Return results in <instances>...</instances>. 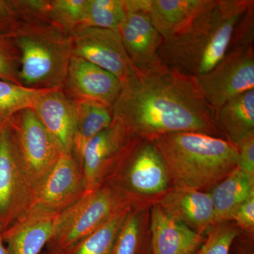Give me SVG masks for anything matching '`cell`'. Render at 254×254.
Segmentation results:
<instances>
[{
  "label": "cell",
  "instance_id": "10",
  "mask_svg": "<svg viewBox=\"0 0 254 254\" xmlns=\"http://www.w3.org/2000/svg\"><path fill=\"white\" fill-rule=\"evenodd\" d=\"M71 38L73 55L113 73L123 86L136 75L118 31L80 26L71 32Z\"/></svg>",
  "mask_w": 254,
  "mask_h": 254
},
{
  "label": "cell",
  "instance_id": "22",
  "mask_svg": "<svg viewBox=\"0 0 254 254\" xmlns=\"http://www.w3.org/2000/svg\"><path fill=\"white\" fill-rule=\"evenodd\" d=\"M76 130L72 154L77 161L85 144L113 123L111 108L91 100H76Z\"/></svg>",
  "mask_w": 254,
  "mask_h": 254
},
{
  "label": "cell",
  "instance_id": "32",
  "mask_svg": "<svg viewBox=\"0 0 254 254\" xmlns=\"http://www.w3.org/2000/svg\"><path fill=\"white\" fill-rule=\"evenodd\" d=\"M231 220L243 230L252 232L254 228V196L246 200L232 215Z\"/></svg>",
  "mask_w": 254,
  "mask_h": 254
},
{
  "label": "cell",
  "instance_id": "2",
  "mask_svg": "<svg viewBox=\"0 0 254 254\" xmlns=\"http://www.w3.org/2000/svg\"><path fill=\"white\" fill-rule=\"evenodd\" d=\"M254 0H217L216 3L171 38L163 40L162 63L187 76L198 77L225 57Z\"/></svg>",
  "mask_w": 254,
  "mask_h": 254
},
{
  "label": "cell",
  "instance_id": "29",
  "mask_svg": "<svg viewBox=\"0 0 254 254\" xmlns=\"http://www.w3.org/2000/svg\"><path fill=\"white\" fill-rule=\"evenodd\" d=\"M227 222L215 224L195 254H230L239 230Z\"/></svg>",
  "mask_w": 254,
  "mask_h": 254
},
{
  "label": "cell",
  "instance_id": "21",
  "mask_svg": "<svg viewBox=\"0 0 254 254\" xmlns=\"http://www.w3.org/2000/svg\"><path fill=\"white\" fill-rule=\"evenodd\" d=\"M210 194L215 224L230 221L235 210L246 200L254 196V175L236 168L217 184Z\"/></svg>",
  "mask_w": 254,
  "mask_h": 254
},
{
  "label": "cell",
  "instance_id": "14",
  "mask_svg": "<svg viewBox=\"0 0 254 254\" xmlns=\"http://www.w3.org/2000/svg\"><path fill=\"white\" fill-rule=\"evenodd\" d=\"M121 81L113 73L71 55L63 90L76 100H91L113 108L121 93Z\"/></svg>",
  "mask_w": 254,
  "mask_h": 254
},
{
  "label": "cell",
  "instance_id": "19",
  "mask_svg": "<svg viewBox=\"0 0 254 254\" xmlns=\"http://www.w3.org/2000/svg\"><path fill=\"white\" fill-rule=\"evenodd\" d=\"M217 0H149L148 13L163 40L187 28Z\"/></svg>",
  "mask_w": 254,
  "mask_h": 254
},
{
  "label": "cell",
  "instance_id": "23",
  "mask_svg": "<svg viewBox=\"0 0 254 254\" xmlns=\"http://www.w3.org/2000/svg\"><path fill=\"white\" fill-rule=\"evenodd\" d=\"M131 205L121 227L113 254H151L150 233L144 231V209Z\"/></svg>",
  "mask_w": 254,
  "mask_h": 254
},
{
  "label": "cell",
  "instance_id": "27",
  "mask_svg": "<svg viewBox=\"0 0 254 254\" xmlns=\"http://www.w3.org/2000/svg\"><path fill=\"white\" fill-rule=\"evenodd\" d=\"M126 16L125 0H88L82 26L119 31Z\"/></svg>",
  "mask_w": 254,
  "mask_h": 254
},
{
  "label": "cell",
  "instance_id": "12",
  "mask_svg": "<svg viewBox=\"0 0 254 254\" xmlns=\"http://www.w3.org/2000/svg\"><path fill=\"white\" fill-rule=\"evenodd\" d=\"M149 0H125L126 16L119 33L136 71L163 64L158 52L163 42L148 13Z\"/></svg>",
  "mask_w": 254,
  "mask_h": 254
},
{
  "label": "cell",
  "instance_id": "4",
  "mask_svg": "<svg viewBox=\"0 0 254 254\" xmlns=\"http://www.w3.org/2000/svg\"><path fill=\"white\" fill-rule=\"evenodd\" d=\"M12 39L20 54L21 86L36 90L63 88L72 55L71 33L40 16L23 25Z\"/></svg>",
  "mask_w": 254,
  "mask_h": 254
},
{
  "label": "cell",
  "instance_id": "5",
  "mask_svg": "<svg viewBox=\"0 0 254 254\" xmlns=\"http://www.w3.org/2000/svg\"><path fill=\"white\" fill-rule=\"evenodd\" d=\"M171 183L163 158L152 141L132 137L126 151L106 185L115 187L132 205L155 200L170 190Z\"/></svg>",
  "mask_w": 254,
  "mask_h": 254
},
{
  "label": "cell",
  "instance_id": "1",
  "mask_svg": "<svg viewBox=\"0 0 254 254\" xmlns=\"http://www.w3.org/2000/svg\"><path fill=\"white\" fill-rule=\"evenodd\" d=\"M112 110L131 137L150 139L180 131L220 137L196 78L164 64L137 71Z\"/></svg>",
  "mask_w": 254,
  "mask_h": 254
},
{
  "label": "cell",
  "instance_id": "7",
  "mask_svg": "<svg viewBox=\"0 0 254 254\" xmlns=\"http://www.w3.org/2000/svg\"><path fill=\"white\" fill-rule=\"evenodd\" d=\"M196 81L214 116L227 102L254 89V41L234 43L225 57Z\"/></svg>",
  "mask_w": 254,
  "mask_h": 254
},
{
  "label": "cell",
  "instance_id": "16",
  "mask_svg": "<svg viewBox=\"0 0 254 254\" xmlns=\"http://www.w3.org/2000/svg\"><path fill=\"white\" fill-rule=\"evenodd\" d=\"M170 218L203 235L215 225L210 193L172 187L155 202Z\"/></svg>",
  "mask_w": 254,
  "mask_h": 254
},
{
  "label": "cell",
  "instance_id": "3",
  "mask_svg": "<svg viewBox=\"0 0 254 254\" xmlns=\"http://www.w3.org/2000/svg\"><path fill=\"white\" fill-rule=\"evenodd\" d=\"M149 140L163 158L175 187L200 190L215 186L237 168V145L222 137L180 131Z\"/></svg>",
  "mask_w": 254,
  "mask_h": 254
},
{
  "label": "cell",
  "instance_id": "15",
  "mask_svg": "<svg viewBox=\"0 0 254 254\" xmlns=\"http://www.w3.org/2000/svg\"><path fill=\"white\" fill-rule=\"evenodd\" d=\"M62 155L72 153L76 130V101L63 88L48 90L33 108Z\"/></svg>",
  "mask_w": 254,
  "mask_h": 254
},
{
  "label": "cell",
  "instance_id": "20",
  "mask_svg": "<svg viewBox=\"0 0 254 254\" xmlns=\"http://www.w3.org/2000/svg\"><path fill=\"white\" fill-rule=\"evenodd\" d=\"M220 137L233 144L254 136V89L227 102L214 116Z\"/></svg>",
  "mask_w": 254,
  "mask_h": 254
},
{
  "label": "cell",
  "instance_id": "17",
  "mask_svg": "<svg viewBox=\"0 0 254 254\" xmlns=\"http://www.w3.org/2000/svg\"><path fill=\"white\" fill-rule=\"evenodd\" d=\"M60 214L32 206L1 233L10 254H41L54 234Z\"/></svg>",
  "mask_w": 254,
  "mask_h": 254
},
{
  "label": "cell",
  "instance_id": "26",
  "mask_svg": "<svg viewBox=\"0 0 254 254\" xmlns=\"http://www.w3.org/2000/svg\"><path fill=\"white\" fill-rule=\"evenodd\" d=\"M48 90H36L0 79V127L21 110L33 109Z\"/></svg>",
  "mask_w": 254,
  "mask_h": 254
},
{
  "label": "cell",
  "instance_id": "18",
  "mask_svg": "<svg viewBox=\"0 0 254 254\" xmlns=\"http://www.w3.org/2000/svg\"><path fill=\"white\" fill-rule=\"evenodd\" d=\"M151 254H195L204 242L199 235L166 215L157 203L150 209Z\"/></svg>",
  "mask_w": 254,
  "mask_h": 254
},
{
  "label": "cell",
  "instance_id": "9",
  "mask_svg": "<svg viewBox=\"0 0 254 254\" xmlns=\"http://www.w3.org/2000/svg\"><path fill=\"white\" fill-rule=\"evenodd\" d=\"M33 195L20 165L9 123L0 127V231L31 208Z\"/></svg>",
  "mask_w": 254,
  "mask_h": 254
},
{
  "label": "cell",
  "instance_id": "6",
  "mask_svg": "<svg viewBox=\"0 0 254 254\" xmlns=\"http://www.w3.org/2000/svg\"><path fill=\"white\" fill-rule=\"evenodd\" d=\"M132 205L115 187L105 185L88 192L60 213L47 251L61 254L91 235L115 214Z\"/></svg>",
  "mask_w": 254,
  "mask_h": 254
},
{
  "label": "cell",
  "instance_id": "30",
  "mask_svg": "<svg viewBox=\"0 0 254 254\" xmlns=\"http://www.w3.org/2000/svg\"><path fill=\"white\" fill-rule=\"evenodd\" d=\"M20 54L11 38L0 36V79L19 84Z\"/></svg>",
  "mask_w": 254,
  "mask_h": 254
},
{
  "label": "cell",
  "instance_id": "25",
  "mask_svg": "<svg viewBox=\"0 0 254 254\" xmlns=\"http://www.w3.org/2000/svg\"><path fill=\"white\" fill-rule=\"evenodd\" d=\"M131 207L120 210L96 231L61 254H113L119 232Z\"/></svg>",
  "mask_w": 254,
  "mask_h": 254
},
{
  "label": "cell",
  "instance_id": "24",
  "mask_svg": "<svg viewBox=\"0 0 254 254\" xmlns=\"http://www.w3.org/2000/svg\"><path fill=\"white\" fill-rule=\"evenodd\" d=\"M47 1L0 0V36L11 38L33 18L45 16Z\"/></svg>",
  "mask_w": 254,
  "mask_h": 254
},
{
  "label": "cell",
  "instance_id": "31",
  "mask_svg": "<svg viewBox=\"0 0 254 254\" xmlns=\"http://www.w3.org/2000/svg\"><path fill=\"white\" fill-rule=\"evenodd\" d=\"M238 157L237 168L249 175H254V136H251L237 145Z\"/></svg>",
  "mask_w": 254,
  "mask_h": 254
},
{
  "label": "cell",
  "instance_id": "35",
  "mask_svg": "<svg viewBox=\"0 0 254 254\" xmlns=\"http://www.w3.org/2000/svg\"><path fill=\"white\" fill-rule=\"evenodd\" d=\"M41 254H57V253H53V252H48V251H46V252H43V253Z\"/></svg>",
  "mask_w": 254,
  "mask_h": 254
},
{
  "label": "cell",
  "instance_id": "28",
  "mask_svg": "<svg viewBox=\"0 0 254 254\" xmlns=\"http://www.w3.org/2000/svg\"><path fill=\"white\" fill-rule=\"evenodd\" d=\"M88 4V0H50L47 4V18L71 33L84 24Z\"/></svg>",
  "mask_w": 254,
  "mask_h": 254
},
{
  "label": "cell",
  "instance_id": "34",
  "mask_svg": "<svg viewBox=\"0 0 254 254\" xmlns=\"http://www.w3.org/2000/svg\"><path fill=\"white\" fill-rule=\"evenodd\" d=\"M239 254H254L253 251H252V250L247 251V250H243L241 252V253H239Z\"/></svg>",
  "mask_w": 254,
  "mask_h": 254
},
{
  "label": "cell",
  "instance_id": "8",
  "mask_svg": "<svg viewBox=\"0 0 254 254\" xmlns=\"http://www.w3.org/2000/svg\"><path fill=\"white\" fill-rule=\"evenodd\" d=\"M8 123L23 175L35 195L61 153L32 108L18 112Z\"/></svg>",
  "mask_w": 254,
  "mask_h": 254
},
{
  "label": "cell",
  "instance_id": "13",
  "mask_svg": "<svg viewBox=\"0 0 254 254\" xmlns=\"http://www.w3.org/2000/svg\"><path fill=\"white\" fill-rule=\"evenodd\" d=\"M86 193L81 168L72 153L59 160L37 190L32 206L60 214Z\"/></svg>",
  "mask_w": 254,
  "mask_h": 254
},
{
  "label": "cell",
  "instance_id": "33",
  "mask_svg": "<svg viewBox=\"0 0 254 254\" xmlns=\"http://www.w3.org/2000/svg\"><path fill=\"white\" fill-rule=\"evenodd\" d=\"M0 254H10L3 242L1 231H0Z\"/></svg>",
  "mask_w": 254,
  "mask_h": 254
},
{
  "label": "cell",
  "instance_id": "11",
  "mask_svg": "<svg viewBox=\"0 0 254 254\" xmlns=\"http://www.w3.org/2000/svg\"><path fill=\"white\" fill-rule=\"evenodd\" d=\"M132 137L118 120L87 142L77 162L86 193L104 186L116 170Z\"/></svg>",
  "mask_w": 254,
  "mask_h": 254
}]
</instances>
